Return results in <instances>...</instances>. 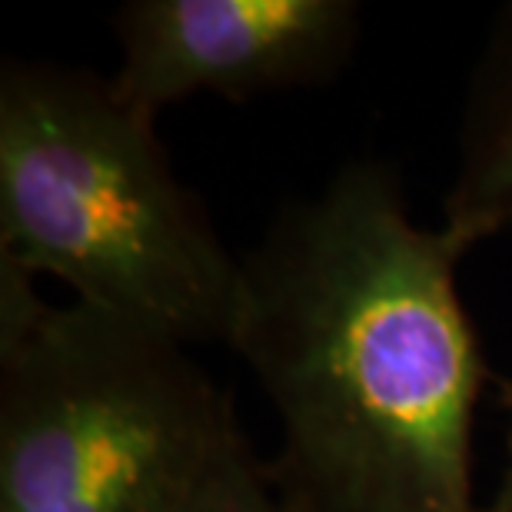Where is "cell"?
<instances>
[{
	"instance_id": "1",
	"label": "cell",
	"mask_w": 512,
	"mask_h": 512,
	"mask_svg": "<svg viewBox=\"0 0 512 512\" xmlns=\"http://www.w3.org/2000/svg\"><path fill=\"white\" fill-rule=\"evenodd\" d=\"M469 250L409 217L393 163L350 160L243 253L230 350L280 423L286 512H486L473 429L496 376L459 293Z\"/></svg>"
},
{
	"instance_id": "6",
	"label": "cell",
	"mask_w": 512,
	"mask_h": 512,
	"mask_svg": "<svg viewBox=\"0 0 512 512\" xmlns=\"http://www.w3.org/2000/svg\"><path fill=\"white\" fill-rule=\"evenodd\" d=\"M183 512H286V506L270 483L266 459L240 433L220 453Z\"/></svg>"
},
{
	"instance_id": "3",
	"label": "cell",
	"mask_w": 512,
	"mask_h": 512,
	"mask_svg": "<svg viewBox=\"0 0 512 512\" xmlns=\"http://www.w3.org/2000/svg\"><path fill=\"white\" fill-rule=\"evenodd\" d=\"M240 433L167 333L77 300L0 330V512H183Z\"/></svg>"
},
{
	"instance_id": "5",
	"label": "cell",
	"mask_w": 512,
	"mask_h": 512,
	"mask_svg": "<svg viewBox=\"0 0 512 512\" xmlns=\"http://www.w3.org/2000/svg\"><path fill=\"white\" fill-rule=\"evenodd\" d=\"M443 223L473 247L512 233V4L496 10L469 74Z\"/></svg>"
},
{
	"instance_id": "4",
	"label": "cell",
	"mask_w": 512,
	"mask_h": 512,
	"mask_svg": "<svg viewBox=\"0 0 512 512\" xmlns=\"http://www.w3.org/2000/svg\"><path fill=\"white\" fill-rule=\"evenodd\" d=\"M114 94L157 117L190 97L256 100L320 87L360 44L356 0H127L110 14Z\"/></svg>"
},
{
	"instance_id": "7",
	"label": "cell",
	"mask_w": 512,
	"mask_h": 512,
	"mask_svg": "<svg viewBox=\"0 0 512 512\" xmlns=\"http://www.w3.org/2000/svg\"><path fill=\"white\" fill-rule=\"evenodd\" d=\"M499 386V409L506 413V469L499 476L493 499L486 503V512H512V376H496Z\"/></svg>"
},
{
	"instance_id": "2",
	"label": "cell",
	"mask_w": 512,
	"mask_h": 512,
	"mask_svg": "<svg viewBox=\"0 0 512 512\" xmlns=\"http://www.w3.org/2000/svg\"><path fill=\"white\" fill-rule=\"evenodd\" d=\"M0 256L187 346L237 333L243 256L177 177L157 124L87 67H0Z\"/></svg>"
}]
</instances>
